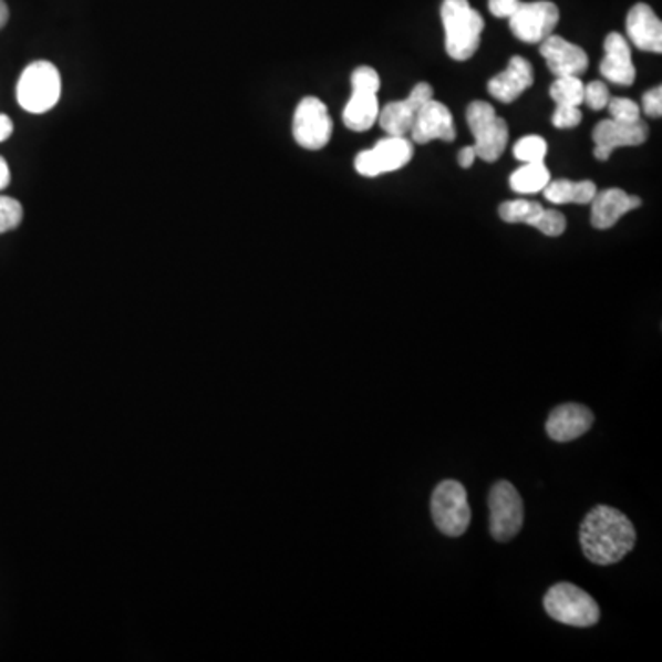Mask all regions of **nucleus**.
I'll return each instance as SVG.
<instances>
[{"label": "nucleus", "instance_id": "obj_4", "mask_svg": "<svg viewBox=\"0 0 662 662\" xmlns=\"http://www.w3.org/2000/svg\"><path fill=\"white\" fill-rule=\"evenodd\" d=\"M544 606L550 619L572 628H591L600 620L597 600L567 581L550 587L545 594Z\"/></svg>", "mask_w": 662, "mask_h": 662}, {"label": "nucleus", "instance_id": "obj_25", "mask_svg": "<svg viewBox=\"0 0 662 662\" xmlns=\"http://www.w3.org/2000/svg\"><path fill=\"white\" fill-rule=\"evenodd\" d=\"M549 144L538 135H528L514 146V157L525 164L544 163Z\"/></svg>", "mask_w": 662, "mask_h": 662}, {"label": "nucleus", "instance_id": "obj_36", "mask_svg": "<svg viewBox=\"0 0 662 662\" xmlns=\"http://www.w3.org/2000/svg\"><path fill=\"white\" fill-rule=\"evenodd\" d=\"M8 17H10V11H8V6H6L4 0H0V30L6 27V22H8Z\"/></svg>", "mask_w": 662, "mask_h": 662}, {"label": "nucleus", "instance_id": "obj_3", "mask_svg": "<svg viewBox=\"0 0 662 662\" xmlns=\"http://www.w3.org/2000/svg\"><path fill=\"white\" fill-rule=\"evenodd\" d=\"M60 96V71L50 61L30 63L17 83V102L28 113L43 114L54 110Z\"/></svg>", "mask_w": 662, "mask_h": 662}, {"label": "nucleus", "instance_id": "obj_17", "mask_svg": "<svg viewBox=\"0 0 662 662\" xmlns=\"http://www.w3.org/2000/svg\"><path fill=\"white\" fill-rule=\"evenodd\" d=\"M594 416L589 408L578 403H563L554 408L547 420V435L554 442H572L591 430Z\"/></svg>", "mask_w": 662, "mask_h": 662}, {"label": "nucleus", "instance_id": "obj_31", "mask_svg": "<svg viewBox=\"0 0 662 662\" xmlns=\"http://www.w3.org/2000/svg\"><path fill=\"white\" fill-rule=\"evenodd\" d=\"M642 110L652 118L662 116V89L655 87L642 96Z\"/></svg>", "mask_w": 662, "mask_h": 662}, {"label": "nucleus", "instance_id": "obj_21", "mask_svg": "<svg viewBox=\"0 0 662 662\" xmlns=\"http://www.w3.org/2000/svg\"><path fill=\"white\" fill-rule=\"evenodd\" d=\"M544 196L552 205H567V203L587 205L592 201V197L597 196V185L592 180H580V183L565 179L550 180L544 188Z\"/></svg>", "mask_w": 662, "mask_h": 662}, {"label": "nucleus", "instance_id": "obj_2", "mask_svg": "<svg viewBox=\"0 0 662 662\" xmlns=\"http://www.w3.org/2000/svg\"><path fill=\"white\" fill-rule=\"evenodd\" d=\"M445 28V52L455 61L472 60L480 44L484 19L467 0H444L441 10Z\"/></svg>", "mask_w": 662, "mask_h": 662}, {"label": "nucleus", "instance_id": "obj_24", "mask_svg": "<svg viewBox=\"0 0 662 662\" xmlns=\"http://www.w3.org/2000/svg\"><path fill=\"white\" fill-rule=\"evenodd\" d=\"M544 207L538 201H527V199H516V201L503 203L499 207V216L506 223H528L538 218Z\"/></svg>", "mask_w": 662, "mask_h": 662}, {"label": "nucleus", "instance_id": "obj_29", "mask_svg": "<svg viewBox=\"0 0 662 662\" xmlns=\"http://www.w3.org/2000/svg\"><path fill=\"white\" fill-rule=\"evenodd\" d=\"M609 89L606 83L591 82L583 87V102H586L592 111H602L608 107Z\"/></svg>", "mask_w": 662, "mask_h": 662}, {"label": "nucleus", "instance_id": "obj_15", "mask_svg": "<svg viewBox=\"0 0 662 662\" xmlns=\"http://www.w3.org/2000/svg\"><path fill=\"white\" fill-rule=\"evenodd\" d=\"M539 52L547 61V66L554 76H580L589 66L586 50L558 35H549L541 41Z\"/></svg>", "mask_w": 662, "mask_h": 662}, {"label": "nucleus", "instance_id": "obj_18", "mask_svg": "<svg viewBox=\"0 0 662 662\" xmlns=\"http://www.w3.org/2000/svg\"><path fill=\"white\" fill-rule=\"evenodd\" d=\"M602 63H600V72L606 80L617 85H624L630 87L635 82L637 71L633 61H631V49L624 35L620 33H609L606 41H603Z\"/></svg>", "mask_w": 662, "mask_h": 662}, {"label": "nucleus", "instance_id": "obj_10", "mask_svg": "<svg viewBox=\"0 0 662 662\" xmlns=\"http://www.w3.org/2000/svg\"><path fill=\"white\" fill-rule=\"evenodd\" d=\"M331 133H333V122L327 105L316 96L302 100L293 116V136L297 144L310 152H319L328 146Z\"/></svg>", "mask_w": 662, "mask_h": 662}, {"label": "nucleus", "instance_id": "obj_6", "mask_svg": "<svg viewBox=\"0 0 662 662\" xmlns=\"http://www.w3.org/2000/svg\"><path fill=\"white\" fill-rule=\"evenodd\" d=\"M380 74L372 66H359L352 74V96L342 111V122L355 133L369 131L380 116Z\"/></svg>", "mask_w": 662, "mask_h": 662}, {"label": "nucleus", "instance_id": "obj_34", "mask_svg": "<svg viewBox=\"0 0 662 662\" xmlns=\"http://www.w3.org/2000/svg\"><path fill=\"white\" fill-rule=\"evenodd\" d=\"M11 133H13V124H11L10 116L0 114V142L8 141Z\"/></svg>", "mask_w": 662, "mask_h": 662}, {"label": "nucleus", "instance_id": "obj_35", "mask_svg": "<svg viewBox=\"0 0 662 662\" xmlns=\"http://www.w3.org/2000/svg\"><path fill=\"white\" fill-rule=\"evenodd\" d=\"M10 168L4 158L0 157V190H4L6 186L10 185Z\"/></svg>", "mask_w": 662, "mask_h": 662}, {"label": "nucleus", "instance_id": "obj_27", "mask_svg": "<svg viewBox=\"0 0 662 662\" xmlns=\"http://www.w3.org/2000/svg\"><path fill=\"white\" fill-rule=\"evenodd\" d=\"M22 221V205L13 197L0 196V234L10 232Z\"/></svg>", "mask_w": 662, "mask_h": 662}, {"label": "nucleus", "instance_id": "obj_16", "mask_svg": "<svg viewBox=\"0 0 662 662\" xmlns=\"http://www.w3.org/2000/svg\"><path fill=\"white\" fill-rule=\"evenodd\" d=\"M532 85V65L521 55H514L508 66H506V71L489 80L488 93L503 104H514Z\"/></svg>", "mask_w": 662, "mask_h": 662}, {"label": "nucleus", "instance_id": "obj_33", "mask_svg": "<svg viewBox=\"0 0 662 662\" xmlns=\"http://www.w3.org/2000/svg\"><path fill=\"white\" fill-rule=\"evenodd\" d=\"M475 158H477V155H475V147L473 146L464 147V149H461V153H458V164H461V168H472Z\"/></svg>", "mask_w": 662, "mask_h": 662}, {"label": "nucleus", "instance_id": "obj_22", "mask_svg": "<svg viewBox=\"0 0 662 662\" xmlns=\"http://www.w3.org/2000/svg\"><path fill=\"white\" fill-rule=\"evenodd\" d=\"M550 183L549 168L545 163H532L516 169L510 175V188L516 194L527 196V194H538L544 192L545 186Z\"/></svg>", "mask_w": 662, "mask_h": 662}, {"label": "nucleus", "instance_id": "obj_12", "mask_svg": "<svg viewBox=\"0 0 662 662\" xmlns=\"http://www.w3.org/2000/svg\"><path fill=\"white\" fill-rule=\"evenodd\" d=\"M650 130L642 120L637 122H619V120H602L592 131L594 141V158L606 163L617 147L641 146L648 141Z\"/></svg>", "mask_w": 662, "mask_h": 662}, {"label": "nucleus", "instance_id": "obj_20", "mask_svg": "<svg viewBox=\"0 0 662 662\" xmlns=\"http://www.w3.org/2000/svg\"><path fill=\"white\" fill-rule=\"evenodd\" d=\"M591 223L598 230H608L614 227L622 216L641 207V197L630 196L620 188L597 192L592 197Z\"/></svg>", "mask_w": 662, "mask_h": 662}, {"label": "nucleus", "instance_id": "obj_30", "mask_svg": "<svg viewBox=\"0 0 662 662\" xmlns=\"http://www.w3.org/2000/svg\"><path fill=\"white\" fill-rule=\"evenodd\" d=\"M581 111L578 107H570V105H558V110L554 113L552 124L558 130H570L580 125Z\"/></svg>", "mask_w": 662, "mask_h": 662}, {"label": "nucleus", "instance_id": "obj_8", "mask_svg": "<svg viewBox=\"0 0 662 662\" xmlns=\"http://www.w3.org/2000/svg\"><path fill=\"white\" fill-rule=\"evenodd\" d=\"M489 532L495 541L508 544L521 532L525 521L523 499L514 484L500 480L489 492Z\"/></svg>", "mask_w": 662, "mask_h": 662}, {"label": "nucleus", "instance_id": "obj_13", "mask_svg": "<svg viewBox=\"0 0 662 662\" xmlns=\"http://www.w3.org/2000/svg\"><path fill=\"white\" fill-rule=\"evenodd\" d=\"M430 100H433V87L430 83H418L411 91L407 100L391 102L380 111L377 122H380L381 130L385 131L386 135L407 136L413 130L416 114L422 110V105L427 104Z\"/></svg>", "mask_w": 662, "mask_h": 662}, {"label": "nucleus", "instance_id": "obj_5", "mask_svg": "<svg viewBox=\"0 0 662 662\" xmlns=\"http://www.w3.org/2000/svg\"><path fill=\"white\" fill-rule=\"evenodd\" d=\"M467 125L475 138V155L484 163H495L505 153L510 131L488 102H472L466 111Z\"/></svg>", "mask_w": 662, "mask_h": 662}, {"label": "nucleus", "instance_id": "obj_19", "mask_svg": "<svg viewBox=\"0 0 662 662\" xmlns=\"http://www.w3.org/2000/svg\"><path fill=\"white\" fill-rule=\"evenodd\" d=\"M625 28H628V38L637 49L661 54L662 22L650 6L644 2L633 6L625 19Z\"/></svg>", "mask_w": 662, "mask_h": 662}, {"label": "nucleus", "instance_id": "obj_11", "mask_svg": "<svg viewBox=\"0 0 662 662\" xmlns=\"http://www.w3.org/2000/svg\"><path fill=\"white\" fill-rule=\"evenodd\" d=\"M558 21V6L549 0L525 2V4L521 2L516 13L510 17V30L519 41L538 44L552 35Z\"/></svg>", "mask_w": 662, "mask_h": 662}, {"label": "nucleus", "instance_id": "obj_26", "mask_svg": "<svg viewBox=\"0 0 662 662\" xmlns=\"http://www.w3.org/2000/svg\"><path fill=\"white\" fill-rule=\"evenodd\" d=\"M528 227L538 228L545 236H550V238H558V236L565 232V228H567V219L558 210H545L544 208L538 218L528 223Z\"/></svg>", "mask_w": 662, "mask_h": 662}, {"label": "nucleus", "instance_id": "obj_14", "mask_svg": "<svg viewBox=\"0 0 662 662\" xmlns=\"http://www.w3.org/2000/svg\"><path fill=\"white\" fill-rule=\"evenodd\" d=\"M408 135L416 144H430L431 141L453 142L456 138L453 114L441 102L430 100L416 114Z\"/></svg>", "mask_w": 662, "mask_h": 662}, {"label": "nucleus", "instance_id": "obj_23", "mask_svg": "<svg viewBox=\"0 0 662 662\" xmlns=\"http://www.w3.org/2000/svg\"><path fill=\"white\" fill-rule=\"evenodd\" d=\"M583 82L578 76H559L550 87V99L558 105L580 107L583 104Z\"/></svg>", "mask_w": 662, "mask_h": 662}, {"label": "nucleus", "instance_id": "obj_1", "mask_svg": "<svg viewBox=\"0 0 662 662\" xmlns=\"http://www.w3.org/2000/svg\"><path fill=\"white\" fill-rule=\"evenodd\" d=\"M635 541L633 523L611 506H594L581 523V550L592 563H619L633 550Z\"/></svg>", "mask_w": 662, "mask_h": 662}, {"label": "nucleus", "instance_id": "obj_28", "mask_svg": "<svg viewBox=\"0 0 662 662\" xmlns=\"http://www.w3.org/2000/svg\"><path fill=\"white\" fill-rule=\"evenodd\" d=\"M608 110L611 118L619 122H637L641 120V107L628 99H609Z\"/></svg>", "mask_w": 662, "mask_h": 662}, {"label": "nucleus", "instance_id": "obj_32", "mask_svg": "<svg viewBox=\"0 0 662 662\" xmlns=\"http://www.w3.org/2000/svg\"><path fill=\"white\" fill-rule=\"evenodd\" d=\"M519 0H489V11L499 19H510L519 8Z\"/></svg>", "mask_w": 662, "mask_h": 662}, {"label": "nucleus", "instance_id": "obj_9", "mask_svg": "<svg viewBox=\"0 0 662 662\" xmlns=\"http://www.w3.org/2000/svg\"><path fill=\"white\" fill-rule=\"evenodd\" d=\"M413 155V142L405 136L389 135L386 138H381L372 149L359 153L355 157V172L363 177L374 179L407 166Z\"/></svg>", "mask_w": 662, "mask_h": 662}, {"label": "nucleus", "instance_id": "obj_7", "mask_svg": "<svg viewBox=\"0 0 662 662\" xmlns=\"http://www.w3.org/2000/svg\"><path fill=\"white\" fill-rule=\"evenodd\" d=\"M431 514L436 528L449 538H458L472 523L467 492L458 480H442L431 497Z\"/></svg>", "mask_w": 662, "mask_h": 662}]
</instances>
